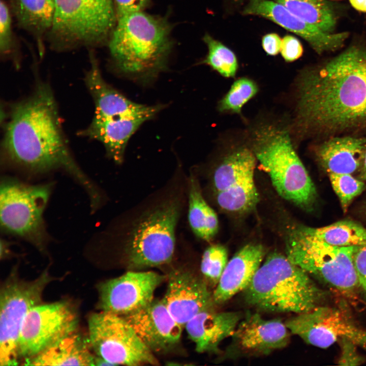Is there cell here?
Segmentation results:
<instances>
[{"label": "cell", "mask_w": 366, "mask_h": 366, "mask_svg": "<svg viewBox=\"0 0 366 366\" xmlns=\"http://www.w3.org/2000/svg\"><path fill=\"white\" fill-rule=\"evenodd\" d=\"M203 40L208 52L202 63L210 66L224 77H234L238 68L234 52L208 34L204 35Z\"/></svg>", "instance_id": "cell-30"}, {"label": "cell", "mask_w": 366, "mask_h": 366, "mask_svg": "<svg viewBox=\"0 0 366 366\" xmlns=\"http://www.w3.org/2000/svg\"><path fill=\"white\" fill-rule=\"evenodd\" d=\"M280 52L285 61L293 62L301 56L303 48L298 39L291 35H286L282 39Z\"/></svg>", "instance_id": "cell-35"}, {"label": "cell", "mask_w": 366, "mask_h": 366, "mask_svg": "<svg viewBox=\"0 0 366 366\" xmlns=\"http://www.w3.org/2000/svg\"><path fill=\"white\" fill-rule=\"evenodd\" d=\"M265 254L259 244H248L240 249L228 263L212 293L215 304H222L237 293L244 291L261 265Z\"/></svg>", "instance_id": "cell-21"}, {"label": "cell", "mask_w": 366, "mask_h": 366, "mask_svg": "<svg viewBox=\"0 0 366 366\" xmlns=\"http://www.w3.org/2000/svg\"><path fill=\"white\" fill-rule=\"evenodd\" d=\"M2 147L5 160L12 165L37 173L64 170L91 199L99 195L69 151L54 97L45 83H37L30 96L11 106Z\"/></svg>", "instance_id": "cell-2"}, {"label": "cell", "mask_w": 366, "mask_h": 366, "mask_svg": "<svg viewBox=\"0 0 366 366\" xmlns=\"http://www.w3.org/2000/svg\"><path fill=\"white\" fill-rule=\"evenodd\" d=\"M123 317L152 351L170 350L180 341L183 327L174 319L162 299H154L145 307Z\"/></svg>", "instance_id": "cell-19"}, {"label": "cell", "mask_w": 366, "mask_h": 366, "mask_svg": "<svg viewBox=\"0 0 366 366\" xmlns=\"http://www.w3.org/2000/svg\"><path fill=\"white\" fill-rule=\"evenodd\" d=\"M242 14L266 18L305 40L318 54L342 47L348 37L346 32L329 33L298 17L273 0H248Z\"/></svg>", "instance_id": "cell-17"}, {"label": "cell", "mask_w": 366, "mask_h": 366, "mask_svg": "<svg viewBox=\"0 0 366 366\" xmlns=\"http://www.w3.org/2000/svg\"><path fill=\"white\" fill-rule=\"evenodd\" d=\"M282 39L276 33L267 34L262 39V45L265 52L275 55L281 51Z\"/></svg>", "instance_id": "cell-39"}, {"label": "cell", "mask_w": 366, "mask_h": 366, "mask_svg": "<svg viewBox=\"0 0 366 366\" xmlns=\"http://www.w3.org/2000/svg\"><path fill=\"white\" fill-rule=\"evenodd\" d=\"M90 66L85 82L94 102V115L102 117L137 116L150 120L163 108V105L148 106L134 102L108 84L101 73L94 50H89Z\"/></svg>", "instance_id": "cell-20"}, {"label": "cell", "mask_w": 366, "mask_h": 366, "mask_svg": "<svg viewBox=\"0 0 366 366\" xmlns=\"http://www.w3.org/2000/svg\"><path fill=\"white\" fill-rule=\"evenodd\" d=\"M296 126L303 135L366 128V48L353 46L297 82Z\"/></svg>", "instance_id": "cell-1"}, {"label": "cell", "mask_w": 366, "mask_h": 366, "mask_svg": "<svg viewBox=\"0 0 366 366\" xmlns=\"http://www.w3.org/2000/svg\"><path fill=\"white\" fill-rule=\"evenodd\" d=\"M341 342V354L339 363L342 365H357L361 364L362 357L358 353L356 345L353 343L343 340Z\"/></svg>", "instance_id": "cell-36"}, {"label": "cell", "mask_w": 366, "mask_h": 366, "mask_svg": "<svg viewBox=\"0 0 366 366\" xmlns=\"http://www.w3.org/2000/svg\"><path fill=\"white\" fill-rule=\"evenodd\" d=\"M359 177L362 180H366V151L363 158L362 165L359 169Z\"/></svg>", "instance_id": "cell-41"}, {"label": "cell", "mask_w": 366, "mask_h": 366, "mask_svg": "<svg viewBox=\"0 0 366 366\" xmlns=\"http://www.w3.org/2000/svg\"><path fill=\"white\" fill-rule=\"evenodd\" d=\"M172 29L166 16L144 11L116 18L107 46L113 66L133 77H154L167 66L174 45Z\"/></svg>", "instance_id": "cell-3"}, {"label": "cell", "mask_w": 366, "mask_h": 366, "mask_svg": "<svg viewBox=\"0 0 366 366\" xmlns=\"http://www.w3.org/2000/svg\"><path fill=\"white\" fill-rule=\"evenodd\" d=\"M54 14L46 43L67 52L107 46L116 15L113 0H53Z\"/></svg>", "instance_id": "cell-6"}, {"label": "cell", "mask_w": 366, "mask_h": 366, "mask_svg": "<svg viewBox=\"0 0 366 366\" xmlns=\"http://www.w3.org/2000/svg\"><path fill=\"white\" fill-rule=\"evenodd\" d=\"M352 6L360 12H366V0H349Z\"/></svg>", "instance_id": "cell-40"}, {"label": "cell", "mask_w": 366, "mask_h": 366, "mask_svg": "<svg viewBox=\"0 0 366 366\" xmlns=\"http://www.w3.org/2000/svg\"><path fill=\"white\" fill-rule=\"evenodd\" d=\"M286 7L292 13L321 29L333 33L337 16L327 0H273Z\"/></svg>", "instance_id": "cell-28"}, {"label": "cell", "mask_w": 366, "mask_h": 366, "mask_svg": "<svg viewBox=\"0 0 366 366\" xmlns=\"http://www.w3.org/2000/svg\"><path fill=\"white\" fill-rule=\"evenodd\" d=\"M152 0H113L116 18L125 14L145 11Z\"/></svg>", "instance_id": "cell-38"}, {"label": "cell", "mask_w": 366, "mask_h": 366, "mask_svg": "<svg viewBox=\"0 0 366 366\" xmlns=\"http://www.w3.org/2000/svg\"><path fill=\"white\" fill-rule=\"evenodd\" d=\"M290 333L280 319L266 320L258 313L248 314L231 336L228 353L233 356L268 355L285 347Z\"/></svg>", "instance_id": "cell-16"}, {"label": "cell", "mask_w": 366, "mask_h": 366, "mask_svg": "<svg viewBox=\"0 0 366 366\" xmlns=\"http://www.w3.org/2000/svg\"><path fill=\"white\" fill-rule=\"evenodd\" d=\"M366 151V136H336L319 144L315 155L329 173L352 174L359 170Z\"/></svg>", "instance_id": "cell-24"}, {"label": "cell", "mask_w": 366, "mask_h": 366, "mask_svg": "<svg viewBox=\"0 0 366 366\" xmlns=\"http://www.w3.org/2000/svg\"><path fill=\"white\" fill-rule=\"evenodd\" d=\"M181 209L180 199H166L144 212L125 243L128 266L155 267L169 263L174 252L176 226Z\"/></svg>", "instance_id": "cell-8"}, {"label": "cell", "mask_w": 366, "mask_h": 366, "mask_svg": "<svg viewBox=\"0 0 366 366\" xmlns=\"http://www.w3.org/2000/svg\"><path fill=\"white\" fill-rule=\"evenodd\" d=\"M77 314L67 301L39 304L23 320L18 339V355L25 360L75 331Z\"/></svg>", "instance_id": "cell-13"}, {"label": "cell", "mask_w": 366, "mask_h": 366, "mask_svg": "<svg viewBox=\"0 0 366 366\" xmlns=\"http://www.w3.org/2000/svg\"><path fill=\"white\" fill-rule=\"evenodd\" d=\"M226 249L220 245H211L204 251L200 270L205 279L217 285L228 263Z\"/></svg>", "instance_id": "cell-33"}, {"label": "cell", "mask_w": 366, "mask_h": 366, "mask_svg": "<svg viewBox=\"0 0 366 366\" xmlns=\"http://www.w3.org/2000/svg\"><path fill=\"white\" fill-rule=\"evenodd\" d=\"M8 5L17 26L33 37L43 57L53 23V0H8Z\"/></svg>", "instance_id": "cell-25"}, {"label": "cell", "mask_w": 366, "mask_h": 366, "mask_svg": "<svg viewBox=\"0 0 366 366\" xmlns=\"http://www.w3.org/2000/svg\"><path fill=\"white\" fill-rule=\"evenodd\" d=\"M189 183L190 225L196 236L204 240H210L218 230L217 215L202 196L197 179L192 176Z\"/></svg>", "instance_id": "cell-27"}, {"label": "cell", "mask_w": 366, "mask_h": 366, "mask_svg": "<svg viewBox=\"0 0 366 366\" xmlns=\"http://www.w3.org/2000/svg\"><path fill=\"white\" fill-rule=\"evenodd\" d=\"M256 157L253 151L240 147L227 156L215 170L212 188L223 210L243 214L255 208L259 194L254 180Z\"/></svg>", "instance_id": "cell-12"}, {"label": "cell", "mask_w": 366, "mask_h": 366, "mask_svg": "<svg viewBox=\"0 0 366 366\" xmlns=\"http://www.w3.org/2000/svg\"><path fill=\"white\" fill-rule=\"evenodd\" d=\"M147 120L142 117L94 115L89 125L79 134L101 142L108 156L116 163H120L130 138Z\"/></svg>", "instance_id": "cell-23"}, {"label": "cell", "mask_w": 366, "mask_h": 366, "mask_svg": "<svg viewBox=\"0 0 366 366\" xmlns=\"http://www.w3.org/2000/svg\"><path fill=\"white\" fill-rule=\"evenodd\" d=\"M353 263L359 285L366 293V245L355 247Z\"/></svg>", "instance_id": "cell-37"}, {"label": "cell", "mask_w": 366, "mask_h": 366, "mask_svg": "<svg viewBox=\"0 0 366 366\" xmlns=\"http://www.w3.org/2000/svg\"><path fill=\"white\" fill-rule=\"evenodd\" d=\"M355 247L331 245L299 226L287 236L286 256L308 274L342 292L349 293L359 285L353 263Z\"/></svg>", "instance_id": "cell-7"}, {"label": "cell", "mask_w": 366, "mask_h": 366, "mask_svg": "<svg viewBox=\"0 0 366 366\" xmlns=\"http://www.w3.org/2000/svg\"><path fill=\"white\" fill-rule=\"evenodd\" d=\"M328 174L332 188L339 198L344 211L346 212L352 200L365 189V185L351 174Z\"/></svg>", "instance_id": "cell-34"}, {"label": "cell", "mask_w": 366, "mask_h": 366, "mask_svg": "<svg viewBox=\"0 0 366 366\" xmlns=\"http://www.w3.org/2000/svg\"><path fill=\"white\" fill-rule=\"evenodd\" d=\"M241 317L238 312H217L212 308L195 315L185 327L196 351L216 352L220 343L233 335Z\"/></svg>", "instance_id": "cell-22"}, {"label": "cell", "mask_w": 366, "mask_h": 366, "mask_svg": "<svg viewBox=\"0 0 366 366\" xmlns=\"http://www.w3.org/2000/svg\"><path fill=\"white\" fill-rule=\"evenodd\" d=\"M171 315L182 327L200 312L214 308L206 282L190 271L175 269L168 277L162 299Z\"/></svg>", "instance_id": "cell-18"}, {"label": "cell", "mask_w": 366, "mask_h": 366, "mask_svg": "<svg viewBox=\"0 0 366 366\" xmlns=\"http://www.w3.org/2000/svg\"><path fill=\"white\" fill-rule=\"evenodd\" d=\"M12 16L4 0L0 3V54L2 58L12 60L19 66L20 49L12 25Z\"/></svg>", "instance_id": "cell-31"}, {"label": "cell", "mask_w": 366, "mask_h": 366, "mask_svg": "<svg viewBox=\"0 0 366 366\" xmlns=\"http://www.w3.org/2000/svg\"><path fill=\"white\" fill-rule=\"evenodd\" d=\"M165 276L148 271H130L98 286V307L101 311L125 316L149 304Z\"/></svg>", "instance_id": "cell-15"}, {"label": "cell", "mask_w": 366, "mask_h": 366, "mask_svg": "<svg viewBox=\"0 0 366 366\" xmlns=\"http://www.w3.org/2000/svg\"><path fill=\"white\" fill-rule=\"evenodd\" d=\"M52 278L46 271L32 281L13 272L1 287L0 293V365L18 364V339L26 314L40 304L43 292Z\"/></svg>", "instance_id": "cell-10"}, {"label": "cell", "mask_w": 366, "mask_h": 366, "mask_svg": "<svg viewBox=\"0 0 366 366\" xmlns=\"http://www.w3.org/2000/svg\"><path fill=\"white\" fill-rule=\"evenodd\" d=\"M0 191L2 229L27 240L40 250L44 249L46 236L43 214L50 194V185H28L5 178Z\"/></svg>", "instance_id": "cell-9"}, {"label": "cell", "mask_w": 366, "mask_h": 366, "mask_svg": "<svg viewBox=\"0 0 366 366\" xmlns=\"http://www.w3.org/2000/svg\"><path fill=\"white\" fill-rule=\"evenodd\" d=\"M88 322V339L95 354L111 365L158 363L123 316L101 311L93 314Z\"/></svg>", "instance_id": "cell-11"}, {"label": "cell", "mask_w": 366, "mask_h": 366, "mask_svg": "<svg viewBox=\"0 0 366 366\" xmlns=\"http://www.w3.org/2000/svg\"><path fill=\"white\" fill-rule=\"evenodd\" d=\"M89 339L75 331L56 341L34 357L26 359L30 365H97Z\"/></svg>", "instance_id": "cell-26"}, {"label": "cell", "mask_w": 366, "mask_h": 366, "mask_svg": "<svg viewBox=\"0 0 366 366\" xmlns=\"http://www.w3.org/2000/svg\"><path fill=\"white\" fill-rule=\"evenodd\" d=\"M322 295L307 272L279 253L266 258L244 290L246 302L256 309L297 314L318 307Z\"/></svg>", "instance_id": "cell-4"}, {"label": "cell", "mask_w": 366, "mask_h": 366, "mask_svg": "<svg viewBox=\"0 0 366 366\" xmlns=\"http://www.w3.org/2000/svg\"><path fill=\"white\" fill-rule=\"evenodd\" d=\"M302 227L309 234L331 245L356 247L366 245V228L355 221H340L320 228Z\"/></svg>", "instance_id": "cell-29"}, {"label": "cell", "mask_w": 366, "mask_h": 366, "mask_svg": "<svg viewBox=\"0 0 366 366\" xmlns=\"http://www.w3.org/2000/svg\"><path fill=\"white\" fill-rule=\"evenodd\" d=\"M285 323L291 333L313 346L326 348L346 340L366 351V329L338 309L318 306Z\"/></svg>", "instance_id": "cell-14"}, {"label": "cell", "mask_w": 366, "mask_h": 366, "mask_svg": "<svg viewBox=\"0 0 366 366\" xmlns=\"http://www.w3.org/2000/svg\"><path fill=\"white\" fill-rule=\"evenodd\" d=\"M252 142L255 157L279 195L304 210L312 209L316 189L293 147L288 130L265 125L254 132Z\"/></svg>", "instance_id": "cell-5"}, {"label": "cell", "mask_w": 366, "mask_h": 366, "mask_svg": "<svg viewBox=\"0 0 366 366\" xmlns=\"http://www.w3.org/2000/svg\"><path fill=\"white\" fill-rule=\"evenodd\" d=\"M258 90L256 83L249 78H241L236 80L220 101L219 110L239 113L243 105L257 94Z\"/></svg>", "instance_id": "cell-32"}]
</instances>
